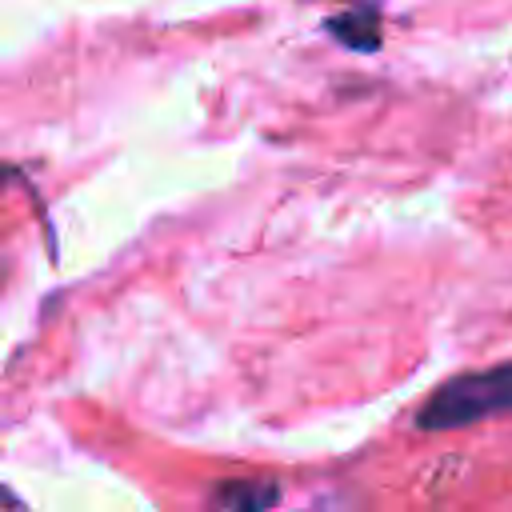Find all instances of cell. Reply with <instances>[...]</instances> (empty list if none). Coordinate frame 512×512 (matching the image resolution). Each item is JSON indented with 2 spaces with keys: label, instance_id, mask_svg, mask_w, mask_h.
<instances>
[{
  "label": "cell",
  "instance_id": "obj_1",
  "mask_svg": "<svg viewBox=\"0 0 512 512\" xmlns=\"http://www.w3.org/2000/svg\"><path fill=\"white\" fill-rule=\"evenodd\" d=\"M508 408H512V360L480 368V372L452 376L448 384H440L428 396L416 424L424 432H448V428H464V424L500 416Z\"/></svg>",
  "mask_w": 512,
  "mask_h": 512
}]
</instances>
